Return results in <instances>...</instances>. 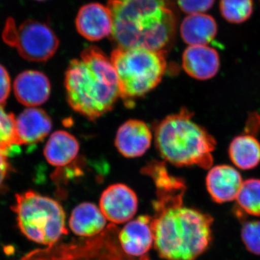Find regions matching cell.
<instances>
[{
  "label": "cell",
  "mask_w": 260,
  "mask_h": 260,
  "mask_svg": "<svg viewBox=\"0 0 260 260\" xmlns=\"http://www.w3.org/2000/svg\"><path fill=\"white\" fill-rule=\"evenodd\" d=\"M142 172L153 179L156 189L150 225L159 256L167 260L196 259L209 247L213 218L183 205L185 181L172 175L164 162H149Z\"/></svg>",
  "instance_id": "6da1fadb"
},
{
  "label": "cell",
  "mask_w": 260,
  "mask_h": 260,
  "mask_svg": "<svg viewBox=\"0 0 260 260\" xmlns=\"http://www.w3.org/2000/svg\"><path fill=\"white\" fill-rule=\"evenodd\" d=\"M112 40L117 47L167 51L177 29V13L169 0H109Z\"/></svg>",
  "instance_id": "7a4b0ae2"
},
{
  "label": "cell",
  "mask_w": 260,
  "mask_h": 260,
  "mask_svg": "<svg viewBox=\"0 0 260 260\" xmlns=\"http://www.w3.org/2000/svg\"><path fill=\"white\" fill-rule=\"evenodd\" d=\"M64 85L70 107L89 120H95L112 110L120 97L111 59L93 46L84 49L80 59L70 61Z\"/></svg>",
  "instance_id": "3957f363"
},
{
  "label": "cell",
  "mask_w": 260,
  "mask_h": 260,
  "mask_svg": "<svg viewBox=\"0 0 260 260\" xmlns=\"http://www.w3.org/2000/svg\"><path fill=\"white\" fill-rule=\"evenodd\" d=\"M191 118L186 109L164 118L154 128L155 146L162 158L176 167L210 169L216 142Z\"/></svg>",
  "instance_id": "277c9868"
},
{
  "label": "cell",
  "mask_w": 260,
  "mask_h": 260,
  "mask_svg": "<svg viewBox=\"0 0 260 260\" xmlns=\"http://www.w3.org/2000/svg\"><path fill=\"white\" fill-rule=\"evenodd\" d=\"M165 51L116 47L111 61L117 75L120 97L126 104L151 91L167 71Z\"/></svg>",
  "instance_id": "5b68a950"
},
{
  "label": "cell",
  "mask_w": 260,
  "mask_h": 260,
  "mask_svg": "<svg viewBox=\"0 0 260 260\" xmlns=\"http://www.w3.org/2000/svg\"><path fill=\"white\" fill-rule=\"evenodd\" d=\"M12 210L20 232L32 242L54 245L68 234L64 210L52 198L34 191H25L15 195Z\"/></svg>",
  "instance_id": "8992f818"
},
{
  "label": "cell",
  "mask_w": 260,
  "mask_h": 260,
  "mask_svg": "<svg viewBox=\"0 0 260 260\" xmlns=\"http://www.w3.org/2000/svg\"><path fill=\"white\" fill-rule=\"evenodd\" d=\"M119 229L110 223L95 237L57 244L30 251L18 260H135L124 252L118 239ZM139 260H148L147 256Z\"/></svg>",
  "instance_id": "52a82bcc"
},
{
  "label": "cell",
  "mask_w": 260,
  "mask_h": 260,
  "mask_svg": "<svg viewBox=\"0 0 260 260\" xmlns=\"http://www.w3.org/2000/svg\"><path fill=\"white\" fill-rule=\"evenodd\" d=\"M2 37L24 59L38 62L52 58L59 45V39L47 24L32 19L18 26L13 18L7 19Z\"/></svg>",
  "instance_id": "ba28073f"
},
{
  "label": "cell",
  "mask_w": 260,
  "mask_h": 260,
  "mask_svg": "<svg viewBox=\"0 0 260 260\" xmlns=\"http://www.w3.org/2000/svg\"><path fill=\"white\" fill-rule=\"evenodd\" d=\"M138 208L136 193L124 184H114L103 191L99 208L111 223L121 224L134 217Z\"/></svg>",
  "instance_id": "9c48e42d"
},
{
  "label": "cell",
  "mask_w": 260,
  "mask_h": 260,
  "mask_svg": "<svg viewBox=\"0 0 260 260\" xmlns=\"http://www.w3.org/2000/svg\"><path fill=\"white\" fill-rule=\"evenodd\" d=\"M75 26L82 37L98 42L112 34L113 22L110 10L100 3H89L80 8Z\"/></svg>",
  "instance_id": "30bf717a"
},
{
  "label": "cell",
  "mask_w": 260,
  "mask_h": 260,
  "mask_svg": "<svg viewBox=\"0 0 260 260\" xmlns=\"http://www.w3.org/2000/svg\"><path fill=\"white\" fill-rule=\"evenodd\" d=\"M152 139L153 135L146 123L138 119H130L117 130L116 148L126 158H138L146 153Z\"/></svg>",
  "instance_id": "8fae6325"
},
{
  "label": "cell",
  "mask_w": 260,
  "mask_h": 260,
  "mask_svg": "<svg viewBox=\"0 0 260 260\" xmlns=\"http://www.w3.org/2000/svg\"><path fill=\"white\" fill-rule=\"evenodd\" d=\"M151 216L140 215L126 223L118 234L119 244L124 252L132 257H143L154 244L150 225Z\"/></svg>",
  "instance_id": "7c38bea8"
},
{
  "label": "cell",
  "mask_w": 260,
  "mask_h": 260,
  "mask_svg": "<svg viewBox=\"0 0 260 260\" xmlns=\"http://www.w3.org/2000/svg\"><path fill=\"white\" fill-rule=\"evenodd\" d=\"M243 184L240 173L229 165L215 166L206 177V187L212 200L217 203L237 199Z\"/></svg>",
  "instance_id": "4fadbf2b"
},
{
  "label": "cell",
  "mask_w": 260,
  "mask_h": 260,
  "mask_svg": "<svg viewBox=\"0 0 260 260\" xmlns=\"http://www.w3.org/2000/svg\"><path fill=\"white\" fill-rule=\"evenodd\" d=\"M14 92L20 104L29 108L38 107L50 96V81L42 72L26 70L15 78Z\"/></svg>",
  "instance_id": "5bb4252c"
},
{
  "label": "cell",
  "mask_w": 260,
  "mask_h": 260,
  "mask_svg": "<svg viewBox=\"0 0 260 260\" xmlns=\"http://www.w3.org/2000/svg\"><path fill=\"white\" fill-rule=\"evenodd\" d=\"M220 66L218 51L207 45L190 46L183 53V69L194 79H211L218 74Z\"/></svg>",
  "instance_id": "9a60e30c"
},
{
  "label": "cell",
  "mask_w": 260,
  "mask_h": 260,
  "mask_svg": "<svg viewBox=\"0 0 260 260\" xmlns=\"http://www.w3.org/2000/svg\"><path fill=\"white\" fill-rule=\"evenodd\" d=\"M51 128L52 121L47 112L35 107L28 108L15 119L17 143L37 144L49 134Z\"/></svg>",
  "instance_id": "2e32d148"
},
{
  "label": "cell",
  "mask_w": 260,
  "mask_h": 260,
  "mask_svg": "<svg viewBox=\"0 0 260 260\" xmlns=\"http://www.w3.org/2000/svg\"><path fill=\"white\" fill-rule=\"evenodd\" d=\"M107 219L100 208L90 203H83L75 207L69 220L72 232L78 237H96L107 228Z\"/></svg>",
  "instance_id": "e0dca14e"
},
{
  "label": "cell",
  "mask_w": 260,
  "mask_h": 260,
  "mask_svg": "<svg viewBox=\"0 0 260 260\" xmlns=\"http://www.w3.org/2000/svg\"><path fill=\"white\" fill-rule=\"evenodd\" d=\"M180 34L183 41L189 45H207L216 37L218 24L210 15H189L181 22Z\"/></svg>",
  "instance_id": "ac0fdd59"
},
{
  "label": "cell",
  "mask_w": 260,
  "mask_h": 260,
  "mask_svg": "<svg viewBox=\"0 0 260 260\" xmlns=\"http://www.w3.org/2000/svg\"><path fill=\"white\" fill-rule=\"evenodd\" d=\"M80 144L73 135L63 130L53 133L44 148L48 162L56 167H63L73 161L79 153Z\"/></svg>",
  "instance_id": "d6986e66"
},
{
  "label": "cell",
  "mask_w": 260,
  "mask_h": 260,
  "mask_svg": "<svg viewBox=\"0 0 260 260\" xmlns=\"http://www.w3.org/2000/svg\"><path fill=\"white\" fill-rule=\"evenodd\" d=\"M229 155L239 169H254L260 164V142L251 135H239L229 145Z\"/></svg>",
  "instance_id": "ffe728a7"
},
{
  "label": "cell",
  "mask_w": 260,
  "mask_h": 260,
  "mask_svg": "<svg viewBox=\"0 0 260 260\" xmlns=\"http://www.w3.org/2000/svg\"><path fill=\"white\" fill-rule=\"evenodd\" d=\"M238 206L249 215H260V179H249L243 181L237 195Z\"/></svg>",
  "instance_id": "44dd1931"
},
{
  "label": "cell",
  "mask_w": 260,
  "mask_h": 260,
  "mask_svg": "<svg viewBox=\"0 0 260 260\" xmlns=\"http://www.w3.org/2000/svg\"><path fill=\"white\" fill-rule=\"evenodd\" d=\"M219 5L222 17L233 24L244 23L254 12L253 0H220Z\"/></svg>",
  "instance_id": "7402d4cb"
},
{
  "label": "cell",
  "mask_w": 260,
  "mask_h": 260,
  "mask_svg": "<svg viewBox=\"0 0 260 260\" xmlns=\"http://www.w3.org/2000/svg\"><path fill=\"white\" fill-rule=\"evenodd\" d=\"M15 116L0 106V152L6 155L17 143Z\"/></svg>",
  "instance_id": "603a6c76"
},
{
  "label": "cell",
  "mask_w": 260,
  "mask_h": 260,
  "mask_svg": "<svg viewBox=\"0 0 260 260\" xmlns=\"http://www.w3.org/2000/svg\"><path fill=\"white\" fill-rule=\"evenodd\" d=\"M242 238L248 250L260 255V221L244 223L242 229Z\"/></svg>",
  "instance_id": "cb8c5ba5"
},
{
  "label": "cell",
  "mask_w": 260,
  "mask_h": 260,
  "mask_svg": "<svg viewBox=\"0 0 260 260\" xmlns=\"http://www.w3.org/2000/svg\"><path fill=\"white\" fill-rule=\"evenodd\" d=\"M215 0H177L181 11L188 15L203 13L211 9Z\"/></svg>",
  "instance_id": "d4e9b609"
},
{
  "label": "cell",
  "mask_w": 260,
  "mask_h": 260,
  "mask_svg": "<svg viewBox=\"0 0 260 260\" xmlns=\"http://www.w3.org/2000/svg\"><path fill=\"white\" fill-rule=\"evenodd\" d=\"M11 83L9 73L5 67L0 64V106L3 107L6 104L10 93Z\"/></svg>",
  "instance_id": "484cf974"
},
{
  "label": "cell",
  "mask_w": 260,
  "mask_h": 260,
  "mask_svg": "<svg viewBox=\"0 0 260 260\" xmlns=\"http://www.w3.org/2000/svg\"><path fill=\"white\" fill-rule=\"evenodd\" d=\"M10 172V166L7 155L0 152V193L3 191Z\"/></svg>",
  "instance_id": "4316f807"
},
{
  "label": "cell",
  "mask_w": 260,
  "mask_h": 260,
  "mask_svg": "<svg viewBox=\"0 0 260 260\" xmlns=\"http://www.w3.org/2000/svg\"><path fill=\"white\" fill-rule=\"evenodd\" d=\"M35 1H38V2H44V1H47V0H35Z\"/></svg>",
  "instance_id": "83f0119b"
}]
</instances>
